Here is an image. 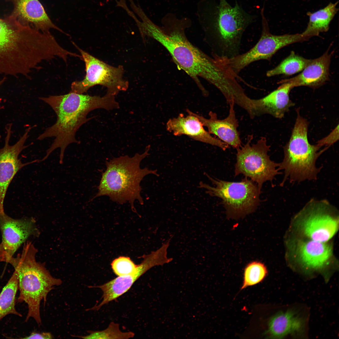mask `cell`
I'll use <instances>...</instances> for the list:
<instances>
[{
    "label": "cell",
    "mask_w": 339,
    "mask_h": 339,
    "mask_svg": "<svg viewBox=\"0 0 339 339\" xmlns=\"http://www.w3.org/2000/svg\"><path fill=\"white\" fill-rule=\"evenodd\" d=\"M159 27L152 21L147 23L143 36L150 37L163 45L170 54L175 63L195 81L203 95L208 91L201 83V77L214 86L224 97L230 96L238 86L237 77L230 68L219 58L211 57L190 43L185 29L188 19H178L173 15H166Z\"/></svg>",
    "instance_id": "6da1fadb"
},
{
    "label": "cell",
    "mask_w": 339,
    "mask_h": 339,
    "mask_svg": "<svg viewBox=\"0 0 339 339\" xmlns=\"http://www.w3.org/2000/svg\"><path fill=\"white\" fill-rule=\"evenodd\" d=\"M115 96L107 94L103 96H92L70 92L63 95L40 97L55 111L57 120L37 138L40 140L47 137L55 138L46 150V155L39 162L46 160L53 151L60 148L59 163L62 164L67 147L73 143H80V141L76 138V133L82 125L94 118H87L89 112L98 109L110 110L119 108Z\"/></svg>",
    "instance_id": "7a4b0ae2"
},
{
    "label": "cell",
    "mask_w": 339,
    "mask_h": 339,
    "mask_svg": "<svg viewBox=\"0 0 339 339\" xmlns=\"http://www.w3.org/2000/svg\"><path fill=\"white\" fill-rule=\"evenodd\" d=\"M48 33L23 24L10 15L0 18V74L28 76L49 56Z\"/></svg>",
    "instance_id": "3957f363"
},
{
    "label": "cell",
    "mask_w": 339,
    "mask_h": 339,
    "mask_svg": "<svg viewBox=\"0 0 339 339\" xmlns=\"http://www.w3.org/2000/svg\"><path fill=\"white\" fill-rule=\"evenodd\" d=\"M199 20L213 37L214 56L229 59L239 54L241 38L256 15L246 12L235 0L234 7L226 0H202L198 5Z\"/></svg>",
    "instance_id": "277c9868"
},
{
    "label": "cell",
    "mask_w": 339,
    "mask_h": 339,
    "mask_svg": "<svg viewBox=\"0 0 339 339\" xmlns=\"http://www.w3.org/2000/svg\"><path fill=\"white\" fill-rule=\"evenodd\" d=\"M150 148L149 145L147 146L143 153H137L132 157L125 155L106 161V169L102 173L98 192L89 201L107 196L120 204L128 202L132 211L137 213L134 202L138 201L141 205L144 203L141 195V181L148 174L159 176L157 170L140 166L142 160L149 154Z\"/></svg>",
    "instance_id": "5b68a950"
},
{
    "label": "cell",
    "mask_w": 339,
    "mask_h": 339,
    "mask_svg": "<svg viewBox=\"0 0 339 339\" xmlns=\"http://www.w3.org/2000/svg\"><path fill=\"white\" fill-rule=\"evenodd\" d=\"M37 250L29 241L24 243L21 254L12 257L8 263L14 267L18 278L19 294L18 301L24 302L28 310L27 322L33 318L39 326L41 324L40 307L42 300L46 303L48 293L62 280L53 277L42 263L36 258Z\"/></svg>",
    "instance_id": "8992f818"
},
{
    "label": "cell",
    "mask_w": 339,
    "mask_h": 339,
    "mask_svg": "<svg viewBox=\"0 0 339 339\" xmlns=\"http://www.w3.org/2000/svg\"><path fill=\"white\" fill-rule=\"evenodd\" d=\"M297 117L288 142L283 147L284 157L279 163V169L284 171L283 181L287 179L298 182L317 179L321 169L316 162L319 156L329 147H322L317 143L311 145L308 139L309 122L301 116L299 109Z\"/></svg>",
    "instance_id": "52a82bcc"
},
{
    "label": "cell",
    "mask_w": 339,
    "mask_h": 339,
    "mask_svg": "<svg viewBox=\"0 0 339 339\" xmlns=\"http://www.w3.org/2000/svg\"><path fill=\"white\" fill-rule=\"evenodd\" d=\"M206 176L215 186L200 181L199 188H204L207 194L221 199L227 216L232 218L243 217L255 211L259 206L261 193L257 184L245 177L240 182H230Z\"/></svg>",
    "instance_id": "ba28073f"
},
{
    "label": "cell",
    "mask_w": 339,
    "mask_h": 339,
    "mask_svg": "<svg viewBox=\"0 0 339 339\" xmlns=\"http://www.w3.org/2000/svg\"><path fill=\"white\" fill-rule=\"evenodd\" d=\"M252 135L248 136L245 144L236 148V162L234 176L243 175L256 183L259 191L263 183L272 181L279 172V163L271 160L268 154L270 146L267 144L266 138L262 137L256 143L250 145Z\"/></svg>",
    "instance_id": "9c48e42d"
},
{
    "label": "cell",
    "mask_w": 339,
    "mask_h": 339,
    "mask_svg": "<svg viewBox=\"0 0 339 339\" xmlns=\"http://www.w3.org/2000/svg\"><path fill=\"white\" fill-rule=\"evenodd\" d=\"M73 44L80 52L81 58L84 62L86 74L83 80L72 83L70 92L83 94L91 88L100 85L107 88L106 94L115 96L120 92L128 89L129 83L123 78L122 66L110 65Z\"/></svg>",
    "instance_id": "30bf717a"
},
{
    "label": "cell",
    "mask_w": 339,
    "mask_h": 339,
    "mask_svg": "<svg viewBox=\"0 0 339 339\" xmlns=\"http://www.w3.org/2000/svg\"><path fill=\"white\" fill-rule=\"evenodd\" d=\"M264 5L261 8L262 30L256 44L245 53L236 58L238 66L243 69L252 63L261 60H271L273 56L281 48L290 44L309 39L302 33L275 35L270 32L267 21L264 14Z\"/></svg>",
    "instance_id": "8fae6325"
},
{
    "label": "cell",
    "mask_w": 339,
    "mask_h": 339,
    "mask_svg": "<svg viewBox=\"0 0 339 339\" xmlns=\"http://www.w3.org/2000/svg\"><path fill=\"white\" fill-rule=\"evenodd\" d=\"M142 257L143 259L142 261L137 265L136 270L132 273L118 276L100 286L89 287L99 288L103 293L100 303L89 310H98L104 305L116 299L126 292L134 283L149 269L155 266H163L168 261L166 252L161 248Z\"/></svg>",
    "instance_id": "7c38bea8"
},
{
    "label": "cell",
    "mask_w": 339,
    "mask_h": 339,
    "mask_svg": "<svg viewBox=\"0 0 339 339\" xmlns=\"http://www.w3.org/2000/svg\"><path fill=\"white\" fill-rule=\"evenodd\" d=\"M12 124L6 127V135L4 146L0 148V214L5 213L3 202L9 186L18 171L24 166L35 162H39L37 159L31 162L23 163L19 156L28 145L25 143L29 137V133L33 126L27 128L18 141L13 145L9 142L11 134Z\"/></svg>",
    "instance_id": "4fadbf2b"
},
{
    "label": "cell",
    "mask_w": 339,
    "mask_h": 339,
    "mask_svg": "<svg viewBox=\"0 0 339 339\" xmlns=\"http://www.w3.org/2000/svg\"><path fill=\"white\" fill-rule=\"evenodd\" d=\"M33 218L14 219L5 213L0 214V230L2 244L8 263L23 244L32 236H37L39 231Z\"/></svg>",
    "instance_id": "5bb4252c"
},
{
    "label": "cell",
    "mask_w": 339,
    "mask_h": 339,
    "mask_svg": "<svg viewBox=\"0 0 339 339\" xmlns=\"http://www.w3.org/2000/svg\"><path fill=\"white\" fill-rule=\"evenodd\" d=\"M186 111L187 116L180 114L168 121L166 127L168 131L175 136H187L195 140L218 147L224 151L229 148V145L213 137L206 131L193 112L188 109Z\"/></svg>",
    "instance_id": "9a60e30c"
},
{
    "label": "cell",
    "mask_w": 339,
    "mask_h": 339,
    "mask_svg": "<svg viewBox=\"0 0 339 339\" xmlns=\"http://www.w3.org/2000/svg\"><path fill=\"white\" fill-rule=\"evenodd\" d=\"M13 6L10 15L23 24L42 32L51 29L64 32L52 21L39 0H10Z\"/></svg>",
    "instance_id": "2e32d148"
},
{
    "label": "cell",
    "mask_w": 339,
    "mask_h": 339,
    "mask_svg": "<svg viewBox=\"0 0 339 339\" xmlns=\"http://www.w3.org/2000/svg\"><path fill=\"white\" fill-rule=\"evenodd\" d=\"M229 109L228 116L223 119H218L216 113L210 111L209 118L193 112L201 122L204 126L211 134L218 137L221 141L235 148L241 147V142L237 130L239 126L238 121L236 118L234 109V103L231 101L229 103Z\"/></svg>",
    "instance_id": "e0dca14e"
},
{
    "label": "cell",
    "mask_w": 339,
    "mask_h": 339,
    "mask_svg": "<svg viewBox=\"0 0 339 339\" xmlns=\"http://www.w3.org/2000/svg\"><path fill=\"white\" fill-rule=\"evenodd\" d=\"M328 51L318 58L310 60L301 73L293 78L282 80L278 83H289L293 88L306 86L315 89L323 85L329 79L331 54Z\"/></svg>",
    "instance_id": "ac0fdd59"
},
{
    "label": "cell",
    "mask_w": 339,
    "mask_h": 339,
    "mask_svg": "<svg viewBox=\"0 0 339 339\" xmlns=\"http://www.w3.org/2000/svg\"><path fill=\"white\" fill-rule=\"evenodd\" d=\"M292 88L289 83H282L276 89L265 97L259 99H252L255 116L268 114L276 118H282L289 109L295 105L289 96Z\"/></svg>",
    "instance_id": "d6986e66"
},
{
    "label": "cell",
    "mask_w": 339,
    "mask_h": 339,
    "mask_svg": "<svg viewBox=\"0 0 339 339\" xmlns=\"http://www.w3.org/2000/svg\"><path fill=\"white\" fill-rule=\"evenodd\" d=\"M338 226L336 219L328 214L318 213L304 221L303 229L304 234L311 240L325 242L336 233Z\"/></svg>",
    "instance_id": "ffe728a7"
},
{
    "label": "cell",
    "mask_w": 339,
    "mask_h": 339,
    "mask_svg": "<svg viewBox=\"0 0 339 339\" xmlns=\"http://www.w3.org/2000/svg\"><path fill=\"white\" fill-rule=\"evenodd\" d=\"M297 249L302 262L311 268L317 269L323 267L332 254L331 245L325 242L312 240L300 242Z\"/></svg>",
    "instance_id": "44dd1931"
},
{
    "label": "cell",
    "mask_w": 339,
    "mask_h": 339,
    "mask_svg": "<svg viewBox=\"0 0 339 339\" xmlns=\"http://www.w3.org/2000/svg\"><path fill=\"white\" fill-rule=\"evenodd\" d=\"M303 326L302 320L292 311L279 312L270 320L265 334L268 338H281L299 331Z\"/></svg>",
    "instance_id": "7402d4cb"
},
{
    "label": "cell",
    "mask_w": 339,
    "mask_h": 339,
    "mask_svg": "<svg viewBox=\"0 0 339 339\" xmlns=\"http://www.w3.org/2000/svg\"><path fill=\"white\" fill-rule=\"evenodd\" d=\"M338 2L331 3L324 8L314 12H308L309 21L302 34L309 38L319 35L320 33L327 31L331 22L338 11L337 7Z\"/></svg>",
    "instance_id": "603a6c76"
},
{
    "label": "cell",
    "mask_w": 339,
    "mask_h": 339,
    "mask_svg": "<svg viewBox=\"0 0 339 339\" xmlns=\"http://www.w3.org/2000/svg\"><path fill=\"white\" fill-rule=\"evenodd\" d=\"M18 288V276L14 271L0 293V320L9 314L22 316L15 308V297Z\"/></svg>",
    "instance_id": "cb8c5ba5"
},
{
    "label": "cell",
    "mask_w": 339,
    "mask_h": 339,
    "mask_svg": "<svg viewBox=\"0 0 339 339\" xmlns=\"http://www.w3.org/2000/svg\"><path fill=\"white\" fill-rule=\"evenodd\" d=\"M292 51L290 54L274 68L268 71L266 75L271 77L280 74L290 75L302 71L310 61Z\"/></svg>",
    "instance_id": "d4e9b609"
},
{
    "label": "cell",
    "mask_w": 339,
    "mask_h": 339,
    "mask_svg": "<svg viewBox=\"0 0 339 339\" xmlns=\"http://www.w3.org/2000/svg\"><path fill=\"white\" fill-rule=\"evenodd\" d=\"M267 274L266 267L261 262L255 261L250 262L244 269L241 289L259 283L264 279Z\"/></svg>",
    "instance_id": "484cf974"
},
{
    "label": "cell",
    "mask_w": 339,
    "mask_h": 339,
    "mask_svg": "<svg viewBox=\"0 0 339 339\" xmlns=\"http://www.w3.org/2000/svg\"><path fill=\"white\" fill-rule=\"evenodd\" d=\"M134 334L132 332H122L119 325L111 322L107 328L103 331H90L89 334L83 336H78L83 339H128L133 337Z\"/></svg>",
    "instance_id": "4316f807"
},
{
    "label": "cell",
    "mask_w": 339,
    "mask_h": 339,
    "mask_svg": "<svg viewBox=\"0 0 339 339\" xmlns=\"http://www.w3.org/2000/svg\"><path fill=\"white\" fill-rule=\"evenodd\" d=\"M112 269L118 276L129 275L136 270L137 265L128 257L120 256L114 260L111 263Z\"/></svg>",
    "instance_id": "83f0119b"
},
{
    "label": "cell",
    "mask_w": 339,
    "mask_h": 339,
    "mask_svg": "<svg viewBox=\"0 0 339 339\" xmlns=\"http://www.w3.org/2000/svg\"><path fill=\"white\" fill-rule=\"evenodd\" d=\"M338 125L327 136L317 142V144L321 147H329L338 140Z\"/></svg>",
    "instance_id": "f1b7e54d"
},
{
    "label": "cell",
    "mask_w": 339,
    "mask_h": 339,
    "mask_svg": "<svg viewBox=\"0 0 339 339\" xmlns=\"http://www.w3.org/2000/svg\"><path fill=\"white\" fill-rule=\"evenodd\" d=\"M53 338L51 334L49 332H43L41 333L36 332H32L29 336L22 338V339H49Z\"/></svg>",
    "instance_id": "f546056e"
},
{
    "label": "cell",
    "mask_w": 339,
    "mask_h": 339,
    "mask_svg": "<svg viewBox=\"0 0 339 339\" xmlns=\"http://www.w3.org/2000/svg\"><path fill=\"white\" fill-rule=\"evenodd\" d=\"M6 257L2 244L0 243V262L6 261Z\"/></svg>",
    "instance_id": "4dcf8cb0"
},
{
    "label": "cell",
    "mask_w": 339,
    "mask_h": 339,
    "mask_svg": "<svg viewBox=\"0 0 339 339\" xmlns=\"http://www.w3.org/2000/svg\"><path fill=\"white\" fill-rule=\"evenodd\" d=\"M5 78H4L3 79L0 80V86L5 81Z\"/></svg>",
    "instance_id": "1f68e13d"
}]
</instances>
